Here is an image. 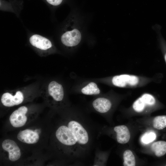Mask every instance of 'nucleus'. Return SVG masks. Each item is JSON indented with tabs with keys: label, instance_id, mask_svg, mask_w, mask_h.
<instances>
[{
	"label": "nucleus",
	"instance_id": "6ab92c4d",
	"mask_svg": "<svg viewBox=\"0 0 166 166\" xmlns=\"http://www.w3.org/2000/svg\"><path fill=\"white\" fill-rule=\"evenodd\" d=\"M49 4L53 6H57L60 5L63 0H45Z\"/></svg>",
	"mask_w": 166,
	"mask_h": 166
},
{
	"label": "nucleus",
	"instance_id": "412c9836",
	"mask_svg": "<svg viewBox=\"0 0 166 166\" xmlns=\"http://www.w3.org/2000/svg\"></svg>",
	"mask_w": 166,
	"mask_h": 166
},
{
	"label": "nucleus",
	"instance_id": "39448f33",
	"mask_svg": "<svg viewBox=\"0 0 166 166\" xmlns=\"http://www.w3.org/2000/svg\"><path fill=\"white\" fill-rule=\"evenodd\" d=\"M22 90H16L14 94L9 92L3 93L1 97V101L6 107H11L19 105L24 100V93Z\"/></svg>",
	"mask_w": 166,
	"mask_h": 166
},
{
	"label": "nucleus",
	"instance_id": "9d476101",
	"mask_svg": "<svg viewBox=\"0 0 166 166\" xmlns=\"http://www.w3.org/2000/svg\"><path fill=\"white\" fill-rule=\"evenodd\" d=\"M3 149L9 153V160L15 161L18 160L21 156L20 149L16 142L10 139L4 140L2 143Z\"/></svg>",
	"mask_w": 166,
	"mask_h": 166
},
{
	"label": "nucleus",
	"instance_id": "6e6552de",
	"mask_svg": "<svg viewBox=\"0 0 166 166\" xmlns=\"http://www.w3.org/2000/svg\"><path fill=\"white\" fill-rule=\"evenodd\" d=\"M67 126L75 131L83 146L88 144L89 140V134L81 123L75 120H73L68 123Z\"/></svg>",
	"mask_w": 166,
	"mask_h": 166
},
{
	"label": "nucleus",
	"instance_id": "dca6fc26",
	"mask_svg": "<svg viewBox=\"0 0 166 166\" xmlns=\"http://www.w3.org/2000/svg\"><path fill=\"white\" fill-rule=\"evenodd\" d=\"M124 166H134L136 164L135 156L132 152L129 150H127L123 154Z\"/></svg>",
	"mask_w": 166,
	"mask_h": 166
},
{
	"label": "nucleus",
	"instance_id": "0eeeda50",
	"mask_svg": "<svg viewBox=\"0 0 166 166\" xmlns=\"http://www.w3.org/2000/svg\"><path fill=\"white\" fill-rule=\"evenodd\" d=\"M28 108L25 106H21L14 111L9 118L12 126L18 128L24 125L27 120L26 114Z\"/></svg>",
	"mask_w": 166,
	"mask_h": 166
},
{
	"label": "nucleus",
	"instance_id": "20e7f679",
	"mask_svg": "<svg viewBox=\"0 0 166 166\" xmlns=\"http://www.w3.org/2000/svg\"><path fill=\"white\" fill-rule=\"evenodd\" d=\"M156 103V99L152 94L144 93L134 101L132 108L135 112L141 113L148 108L154 107Z\"/></svg>",
	"mask_w": 166,
	"mask_h": 166
},
{
	"label": "nucleus",
	"instance_id": "9b49d317",
	"mask_svg": "<svg viewBox=\"0 0 166 166\" xmlns=\"http://www.w3.org/2000/svg\"><path fill=\"white\" fill-rule=\"evenodd\" d=\"M92 105L97 112L100 113H105L111 109L112 103L108 98L100 97L96 98L93 101Z\"/></svg>",
	"mask_w": 166,
	"mask_h": 166
},
{
	"label": "nucleus",
	"instance_id": "f3484780",
	"mask_svg": "<svg viewBox=\"0 0 166 166\" xmlns=\"http://www.w3.org/2000/svg\"><path fill=\"white\" fill-rule=\"evenodd\" d=\"M153 126L158 130H162L166 127V115L157 116L153 120Z\"/></svg>",
	"mask_w": 166,
	"mask_h": 166
},
{
	"label": "nucleus",
	"instance_id": "f8f14e48",
	"mask_svg": "<svg viewBox=\"0 0 166 166\" xmlns=\"http://www.w3.org/2000/svg\"><path fill=\"white\" fill-rule=\"evenodd\" d=\"M17 137L20 141L28 144H34L37 142L39 137L38 134L31 130L26 129L20 131Z\"/></svg>",
	"mask_w": 166,
	"mask_h": 166
},
{
	"label": "nucleus",
	"instance_id": "4468645a",
	"mask_svg": "<svg viewBox=\"0 0 166 166\" xmlns=\"http://www.w3.org/2000/svg\"><path fill=\"white\" fill-rule=\"evenodd\" d=\"M151 149L156 156H162L166 153V142L160 140L154 142Z\"/></svg>",
	"mask_w": 166,
	"mask_h": 166
},
{
	"label": "nucleus",
	"instance_id": "a211bd4d",
	"mask_svg": "<svg viewBox=\"0 0 166 166\" xmlns=\"http://www.w3.org/2000/svg\"><path fill=\"white\" fill-rule=\"evenodd\" d=\"M156 138L155 133L150 132L145 133L141 138L142 142L145 144H148L154 141Z\"/></svg>",
	"mask_w": 166,
	"mask_h": 166
},
{
	"label": "nucleus",
	"instance_id": "2eb2a0df",
	"mask_svg": "<svg viewBox=\"0 0 166 166\" xmlns=\"http://www.w3.org/2000/svg\"><path fill=\"white\" fill-rule=\"evenodd\" d=\"M81 92L87 95H97L100 93L101 90L96 83L91 82L81 88Z\"/></svg>",
	"mask_w": 166,
	"mask_h": 166
},
{
	"label": "nucleus",
	"instance_id": "f257e3e1",
	"mask_svg": "<svg viewBox=\"0 0 166 166\" xmlns=\"http://www.w3.org/2000/svg\"><path fill=\"white\" fill-rule=\"evenodd\" d=\"M105 83L120 88L135 89L144 87L155 81V78L140 75L124 73L106 78Z\"/></svg>",
	"mask_w": 166,
	"mask_h": 166
},
{
	"label": "nucleus",
	"instance_id": "7ed1b4c3",
	"mask_svg": "<svg viewBox=\"0 0 166 166\" xmlns=\"http://www.w3.org/2000/svg\"><path fill=\"white\" fill-rule=\"evenodd\" d=\"M31 45L43 55L52 53L54 46L51 41L47 38L38 34H34L29 38Z\"/></svg>",
	"mask_w": 166,
	"mask_h": 166
},
{
	"label": "nucleus",
	"instance_id": "423d86ee",
	"mask_svg": "<svg viewBox=\"0 0 166 166\" xmlns=\"http://www.w3.org/2000/svg\"><path fill=\"white\" fill-rule=\"evenodd\" d=\"M81 38L80 31L77 29H74L64 32L61 35V40L64 45L67 47H73L79 44Z\"/></svg>",
	"mask_w": 166,
	"mask_h": 166
},
{
	"label": "nucleus",
	"instance_id": "aec40b11",
	"mask_svg": "<svg viewBox=\"0 0 166 166\" xmlns=\"http://www.w3.org/2000/svg\"><path fill=\"white\" fill-rule=\"evenodd\" d=\"M164 59H165V62H166V53L164 55Z\"/></svg>",
	"mask_w": 166,
	"mask_h": 166
},
{
	"label": "nucleus",
	"instance_id": "1a4fd4ad",
	"mask_svg": "<svg viewBox=\"0 0 166 166\" xmlns=\"http://www.w3.org/2000/svg\"><path fill=\"white\" fill-rule=\"evenodd\" d=\"M46 92L55 101L60 102L64 97V92L62 85L55 81L50 82L46 89Z\"/></svg>",
	"mask_w": 166,
	"mask_h": 166
},
{
	"label": "nucleus",
	"instance_id": "f03ea898",
	"mask_svg": "<svg viewBox=\"0 0 166 166\" xmlns=\"http://www.w3.org/2000/svg\"><path fill=\"white\" fill-rule=\"evenodd\" d=\"M58 141L63 144L69 146H83L75 132L68 126H60L55 133Z\"/></svg>",
	"mask_w": 166,
	"mask_h": 166
},
{
	"label": "nucleus",
	"instance_id": "ddd939ff",
	"mask_svg": "<svg viewBox=\"0 0 166 166\" xmlns=\"http://www.w3.org/2000/svg\"><path fill=\"white\" fill-rule=\"evenodd\" d=\"M114 131L117 134V140L120 144H124L129 141L130 134L128 127L125 125L117 126L114 128Z\"/></svg>",
	"mask_w": 166,
	"mask_h": 166
}]
</instances>
